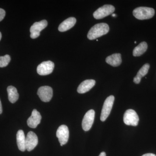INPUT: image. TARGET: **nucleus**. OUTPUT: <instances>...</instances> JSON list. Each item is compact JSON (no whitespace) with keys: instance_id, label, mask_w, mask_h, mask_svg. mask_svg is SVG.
Segmentation results:
<instances>
[{"instance_id":"nucleus-23","label":"nucleus","mask_w":156,"mask_h":156,"mask_svg":"<svg viewBox=\"0 0 156 156\" xmlns=\"http://www.w3.org/2000/svg\"><path fill=\"white\" fill-rule=\"evenodd\" d=\"M2 113V102L0 100V114Z\"/></svg>"},{"instance_id":"nucleus-14","label":"nucleus","mask_w":156,"mask_h":156,"mask_svg":"<svg viewBox=\"0 0 156 156\" xmlns=\"http://www.w3.org/2000/svg\"><path fill=\"white\" fill-rule=\"evenodd\" d=\"M76 20L74 17H70L60 23L58 27V30L60 32L66 31L72 28L75 25Z\"/></svg>"},{"instance_id":"nucleus-21","label":"nucleus","mask_w":156,"mask_h":156,"mask_svg":"<svg viewBox=\"0 0 156 156\" xmlns=\"http://www.w3.org/2000/svg\"><path fill=\"white\" fill-rule=\"evenodd\" d=\"M5 11L4 9H0V21H2L5 16Z\"/></svg>"},{"instance_id":"nucleus-13","label":"nucleus","mask_w":156,"mask_h":156,"mask_svg":"<svg viewBox=\"0 0 156 156\" xmlns=\"http://www.w3.org/2000/svg\"><path fill=\"white\" fill-rule=\"evenodd\" d=\"M95 81L93 80H87L83 81L78 87L77 92L80 94H83L89 92L94 87Z\"/></svg>"},{"instance_id":"nucleus-18","label":"nucleus","mask_w":156,"mask_h":156,"mask_svg":"<svg viewBox=\"0 0 156 156\" xmlns=\"http://www.w3.org/2000/svg\"><path fill=\"white\" fill-rule=\"evenodd\" d=\"M8 98L9 101L12 103H14L19 98V94L17 92V89L13 86H9L7 88Z\"/></svg>"},{"instance_id":"nucleus-20","label":"nucleus","mask_w":156,"mask_h":156,"mask_svg":"<svg viewBox=\"0 0 156 156\" xmlns=\"http://www.w3.org/2000/svg\"><path fill=\"white\" fill-rule=\"evenodd\" d=\"M11 61V57L9 55L0 56V67L2 68L7 66Z\"/></svg>"},{"instance_id":"nucleus-4","label":"nucleus","mask_w":156,"mask_h":156,"mask_svg":"<svg viewBox=\"0 0 156 156\" xmlns=\"http://www.w3.org/2000/svg\"><path fill=\"white\" fill-rule=\"evenodd\" d=\"M123 121L127 126H136L139 122V117L134 110L128 109L124 114Z\"/></svg>"},{"instance_id":"nucleus-1","label":"nucleus","mask_w":156,"mask_h":156,"mask_svg":"<svg viewBox=\"0 0 156 156\" xmlns=\"http://www.w3.org/2000/svg\"><path fill=\"white\" fill-rule=\"evenodd\" d=\"M109 30L108 25L106 23H99L95 24L90 29L87 35L90 40H94L106 34Z\"/></svg>"},{"instance_id":"nucleus-11","label":"nucleus","mask_w":156,"mask_h":156,"mask_svg":"<svg viewBox=\"0 0 156 156\" xmlns=\"http://www.w3.org/2000/svg\"><path fill=\"white\" fill-rule=\"evenodd\" d=\"M38 139L36 134L33 131H30L26 137V148L28 151H32L37 145Z\"/></svg>"},{"instance_id":"nucleus-2","label":"nucleus","mask_w":156,"mask_h":156,"mask_svg":"<svg viewBox=\"0 0 156 156\" xmlns=\"http://www.w3.org/2000/svg\"><path fill=\"white\" fill-rule=\"evenodd\" d=\"M154 10L148 7H138L134 9L133 11L134 17L140 20L150 19L154 17Z\"/></svg>"},{"instance_id":"nucleus-24","label":"nucleus","mask_w":156,"mask_h":156,"mask_svg":"<svg viewBox=\"0 0 156 156\" xmlns=\"http://www.w3.org/2000/svg\"><path fill=\"white\" fill-rule=\"evenodd\" d=\"M99 156H106V153L105 152H102L100 154Z\"/></svg>"},{"instance_id":"nucleus-10","label":"nucleus","mask_w":156,"mask_h":156,"mask_svg":"<svg viewBox=\"0 0 156 156\" xmlns=\"http://www.w3.org/2000/svg\"><path fill=\"white\" fill-rule=\"evenodd\" d=\"M37 95L42 101L49 102L53 97V89L49 86L41 87L38 90Z\"/></svg>"},{"instance_id":"nucleus-3","label":"nucleus","mask_w":156,"mask_h":156,"mask_svg":"<svg viewBox=\"0 0 156 156\" xmlns=\"http://www.w3.org/2000/svg\"><path fill=\"white\" fill-rule=\"evenodd\" d=\"M114 101L115 97L113 95H110L105 99L101 114L100 119L102 122H105L109 115Z\"/></svg>"},{"instance_id":"nucleus-9","label":"nucleus","mask_w":156,"mask_h":156,"mask_svg":"<svg viewBox=\"0 0 156 156\" xmlns=\"http://www.w3.org/2000/svg\"><path fill=\"white\" fill-rule=\"evenodd\" d=\"M54 68V64L53 62H43L37 67V73L40 75H48L53 72Z\"/></svg>"},{"instance_id":"nucleus-16","label":"nucleus","mask_w":156,"mask_h":156,"mask_svg":"<svg viewBox=\"0 0 156 156\" xmlns=\"http://www.w3.org/2000/svg\"><path fill=\"white\" fill-rule=\"evenodd\" d=\"M17 143L19 150L24 151L26 148V137L24 132L22 130L17 131Z\"/></svg>"},{"instance_id":"nucleus-25","label":"nucleus","mask_w":156,"mask_h":156,"mask_svg":"<svg viewBox=\"0 0 156 156\" xmlns=\"http://www.w3.org/2000/svg\"><path fill=\"white\" fill-rule=\"evenodd\" d=\"M112 16L113 17H116V14H112Z\"/></svg>"},{"instance_id":"nucleus-7","label":"nucleus","mask_w":156,"mask_h":156,"mask_svg":"<svg viewBox=\"0 0 156 156\" xmlns=\"http://www.w3.org/2000/svg\"><path fill=\"white\" fill-rule=\"evenodd\" d=\"M56 135L61 146L66 144L69 138V130L67 126L66 125L59 126L56 131Z\"/></svg>"},{"instance_id":"nucleus-6","label":"nucleus","mask_w":156,"mask_h":156,"mask_svg":"<svg viewBox=\"0 0 156 156\" xmlns=\"http://www.w3.org/2000/svg\"><path fill=\"white\" fill-rule=\"evenodd\" d=\"M48 24V21L45 20L34 23L30 27V37L36 39L39 37L41 32L47 27Z\"/></svg>"},{"instance_id":"nucleus-12","label":"nucleus","mask_w":156,"mask_h":156,"mask_svg":"<svg viewBox=\"0 0 156 156\" xmlns=\"http://www.w3.org/2000/svg\"><path fill=\"white\" fill-rule=\"evenodd\" d=\"M42 117L41 114L36 109H34L31 115L28 118L27 121V125L31 128H36L41 123Z\"/></svg>"},{"instance_id":"nucleus-27","label":"nucleus","mask_w":156,"mask_h":156,"mask_svg":"<svg viewBox=\"0 0 156 156\" xmlns=\"http://www.w3.org/2000/svg\"><path fill=\"white\" fill-rule=\"evenodd\" d=\"M134 43H135V44H136V41L134 42Z\"/></svg>"},{"instance_id":"nucleus-22","label":"nucleus","mask_w":156,"mask_h":156,"mask_svg":"<svg viewBox=\"0 0 156 156\" xmlns=\"http://www.w3.org/2000/svg\"><path fill=\"white\" fill-rule=\"evenodd\" d=\"M142 156H156V155L155 154H154L149 153L144 154Z\"/></svg>"},{"instance_id":"nucleus-26","label":"nucleus","mask_w":156,"mask_h":156,"mask_svg":"<svg viewBox=\"0 0 156 156\" xmlns=\"http://www.w3.org/2000/svg\"><path fill=\"white\" fill-rule=\"evenodd\" d=\"M2 35L1 34V32H0V41H1V38H2Z\"/></svg>"},{"instance_id":"nucleus-15","label":"nucleus","mask_w":156,"mask_h":156,"mask_svg":"<svg viewBox=\"0 0 156 156\" xmlns=\"http://www.w3.org/2000/svg\"><path fill=\"white\" fill-rule=\"evenodd\" d=\"M105 61L108 64L114 67H117L122 62V56L120 53H114L106 57Z\"/></svg>"},{"instance_id":"nucleus-5","label":"nucleus","mask_w":156,"mask_h":156,"mask_svg":"<svg viewBox=\"0 0 156 156\" xmlns=\"http://www.w3.org/2000/svg\"><path fill=\"white\" fill-rule=\"evenodd\" d=\"M115 8L112 5H104L99 8L93 13V17L96 19H101L112 14Z\"/></svg>"},{"instance_id":"nucleus-8","label":"nucleus","mask_w":156,"mask_h":156,"mask_svg":"<svg viewBox=\"0 0 156 156\" xmlns=\"http://www.w3.org/2000/svg\"><path fill=\"white\" fill-rule=\"evenodd\" d=\"M95 115L94 110H90L86 113L82 121V128L84 131H89L92 128L94 122Z\"/></svg>"},{"instance_id":"nucleus-19","label":"nucleus","mask_w":156,"mask_h":156,"mask_svg":"<svg viewBox=\"0 0 156 156\" xmlns=\"http://www.w3.org/2000/svg\"><path fill=\"white\" fill-rule=\"evenodd\" d=\"M147 44L146 42H141L138 46L134 48L133 51V56H139L143 55L147 50Z\"/></svg>"},{"instance_id":"nucleus-17","label":"nucleus","mask_w":156,"mask_h":156,"mask_svg":"<svg viewBox=\"0 0 156 156\" xmlns=\"http://www.w3.org/2000/svg\"><path fill=\"white\" fill-rule=\"evenodd\" d=\"M150 66L149 64L146 63L140 69L136 76L134 78V82L135 84L140 83L141 81V78L144 76L147 73L149 69Z\"/></svg>"}]
</instances>
